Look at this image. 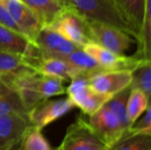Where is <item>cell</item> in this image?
I'll return each instance as SVG.
<instances>
[{
	"mask_svg": "<svg viewBox=\"0 0 151 150\" xmlns=\"http://www.w3.org/2000/svg\"><path fill=\"white\" fill-rule=\"evenodd\" d=\"M7 86L18 92L27 113L39 102L66 94L64 80L54 76L42 74L37 71L19 75Z\"/></svg>",
	"mask_w": 151,
	"mask_h": 150,
	"instance_id": "1",
	"label": "cell"
},
{
	"mask_svg": "<svg viewBox=\"0 0 151 150\" xmlns=\"http://www.w3.org/2000/svg\"><path fill=\"white\" fill-rule=\"evenodd\" d=\"M70 8L87 22H98L119 28L135 39L137 32L123 19L111 0H66Z\"/></svg>",
	"mask_w": 151,
	"mask_h": 150,
	"instance_id": "2",
	"label": "cell"
},
{
	"mask_svg": "<svg viewBox=\"0 0 151 150\" xmlns=\"http://www.w3.org/2000/svg\"><path fill=\"white\" fill-rule=\"evenodd\" d=\"M89 77L90 74L82 72L73 78L66 88V94L74 107L80 108L88 116L97 111L111 97L94 91L89 87Z\"/></svg>",
	"mask_w": 151,
	"mask_h": 150,
	"instance_id": "3",
	"label": "cell"
},
{
	"mask_svg": "<svg viewBox=\"0 0 151 150\" xmlns=\"http://www.w3.org/2000/svg\"><path fill=\"white\" fill-rule=\"evenodd\" d=\"M88 117V124L108 150L129 135L122 127L116 115L105 104Z\"/></svg>",
	"mask_w": 151,
	"mask_h": 150,
	"instance_id": "4",
	"label": "cell"
},
{
	"mask_svg": "<svg viewBox=\"0 0 151 150\" xmlns=\"http://www.w3.org/2000/svg\"><path fill=\"white\" fill-rule=\"evenodd\" d=\"M60 150H108L88 120L79 117L66 130Z\"/></svg>",
	"mask_w": 151,
	"mask_h": 150,
	"instance_id": "5",
	"label": "cell"
},
{
	"mask_svg": "<svg viewBox=\"0 0 151 150\" xmlns=\"http://www.w3.org/2000/svg\"><path fill=\"white\" fill-rule=\"evenodd\" d=\"M87 24L90 40L118 55H125L134 42L132 35L115 27L98 22Z\"/></svg>",
	"mask_w": 151,
	"mask_h": 150,
	"instance_id": "6",
	"label": "cell"
},
{
	"mask_svg": "<svg viewBox=\"0 0 151 150\" xmlns=\"http://www.w3.org/2000/svg\"><path fill=\"white\" fill-rule=\"evenodd\" d=\"M47 27L54 29L65 39L81 48L91 41L87 21L69 6Z\"/></svg>",
	"mask_w": 151,
	"mask_h": 150,
	"instance_id": "7",
	"label": "cell"
},
{
	"mask_svg": "<svg viewBox=\"0 0 151 150\" xmlns=\"http://www.w3.org/2000/svg\"><path fill=\"white\" fill-rule=\"evenodd\" d=\"M74 107L73 102L67 98L42 100L35 104L27 113L30 125L42 130L45 126L62 118Z\"/></svg>",
	"mask_w": 151,
	"mask_h": 150,
	"instance_id": "8",
	"label": "cell"
},
{
	"mask_svg": "<svg viewBox=\"0 0 151 150\" xmlns=\"http://www.w3.org/2000/svg\"><path fill=\"white\" fill-rule=\"evenodd\" d=\"M82 49L105 70L133 71L145 61V59L139 58L135 56L127 57L125 55H118L92 41L86 43Z\"/></svg>",
	"mask_w": 151,
	"mask_h": 150,
	"instance_id": "9",
	"label": "cell"
},
{
	"mask_svg": "<svg viewBox=\"0 0 151 150\" xmlns=\"http://www.w3.org/2000/svg\"><path fill=\"white\" fill-rule=\"evenodd\" d=\"M34 43L43 57L62 58L73 50L81 48L65 39L50 27L44 26L37 34Z\"/></svg>",
	"mask_w": 151,
	"mask_h": 150,
	"instance_id": "10",
	"label": "cell"
},
{
	"mask_svg": "<svg viewBox=\"0 0 151 150\" xmlns=\"http://www.w3.org/2000/svg\"><path fill=\"white\" fill-rule=\"evenodd\" d=\"M132 71L128 70H103L89 77V87L96 92L114 95L130 86Z\"/></svg>",
	"mask_w": 151,
	"mask_h": 150,
	"instance_id": "11",
	"label": "cell"
},
{
	"mask_svg": "<svg viewBox=\"0 0 151 150\" xmlns=\"http://www.w3.org/2000/svg\"><path fill=\"white\" fill-rule=\"evenodd\" d=\"M17 26L32 42L43 27L38 16L20 0H1Z\"/></svg>",
	"mask_w": 151,
	"mask_h": 150,
	"instance_id": "12",
	"label": "cell"
},
{
	"mask_svg": "<svg viewBox=\"0 0 151 150\" xmlns=\"http://www.w3.org/2000/svg\"><path fill=\"white\" fill-rule=\"evenodd\" d=\"M29 124L25 116H0V150H12L19 144Z\"/></svg>",
	"mask_w": 151,
	"mask_h": 150,
	"instance_id": "13",
	"label": "cell"
},
{
	"mask_svg": "<svg viewBox=\"0 0 151 150\" xmlns=\"http://www.w3.org/2000/svg\"><path fill=\"white\" fill-rule=\"evenodd\" d=\"M33 68L42 74L54 76L64 81L72 80L82 73L65 60L58 57H42L33 65Z\"/></svg>",
	"mask_w": 151,
	"mask_h": 150,
	"instance_id": "14",
	"label": "cell"
},
{
	"mask_svg": "<svg viewBox=\"0 0 151 150\" xmlns=\"http://www.w3.org/2000/svg\"><path fill=\"white\" fill-rule=\"evenodd\" d=\"M35 71L24 58L23 55L0 51V80L8 85L14 78L26 72Z\"/></svg>",
	"mask_w": 151,
	"mask_h": 150,
	"instance_id": "15",
	"label": "cell"
},
{
	"mask_svg": "<svg viewBox=\"0 0 151 150\" xmlns=\"http://www.w3.org/2000/svg\"><path fill=\"white\" fill-rule=\"evenodd\" d=\"M111 2L139 36L145 16L147 0H111Z\"/></svg>",
	"mask_w": 151,
	"mask_h": 150,
	"instance_id": "16",
	"label": "cell"
},
{
	"mask_svg": "<svg viewBox=\"0 0 151 150\" xmlns=\"http://www.w3.org/2000/svg\"><path fill=\"white\" fill-rule=\"evenodd\" d=\"M40 19L43 27L49 26L69 5L62 0H20Z\"/></svg>",
	"mask_w": 151,
	"mask_h": 150,
	"instance_id": "17",
	"label": "cell"
},
{
	"mask_svg": "<svg viewBox=\"0 0 151 150\" xmlns=\"http://www.w3.org/2000/svg\"><path fill=\"white\" fill-rule=\"evenodd\" d=\"M31 43L23 34L0 24V51L25 56Z\"/></svg>",
	"mask_w": 151,
	"mask_h": 150,
	"instance_id": "18",
	"label": "cell"
},
{
	"mask_svg": "<svg viewBox=\"0 0 151 150\" xmlns=\"http://www.w3.org/2000/svg\"><path fill=\"white\" fill-rule=\"evenodd\" d=\"M8 115L27 117V111L18 92L8 87L0 80V116Z\"/></svg>",
	"mask_w": 151,
	"mask_h": 150,
	"instance_id": "19",
	"label": "cell"
},
{
	"mask_svg": "<svg viewBox=\"0 0 151 150\" xmlns=\"http://www.w3.org/2000/svg\"><path fill=\"white\" fill-rule=\"evenodd\" d=\"M61 59L65 60L70 65L80 70L81 72H85L90 75L97 72L105 70L90 55L85 52L82 48H79L73 50Z\"/></svg>",
	"mask_w": 151,
	"mask_h": 150,
	"instance_id": "20",
	"label": "cell"
},
{
	"mask_svg": "<svg viewBox=\"0 0 151 150\" xmlns=\"http://www.w3.org/2000/svg\"><path fill=\"white\" fill-rule=\"evenodd\" d=\"M130 91H131V87L129 86L124 88L123 90L119 91V93L115 94L114 95H112L105 103V105L116 115L122 127L129 135H130L129 130L131 125L128 121L127 115V103Z\"/></svg>",
	"mask_w": 151,
	"mask_h": 150,
	"instance_id": "21",
	"label": "cell"
},
{
	"mask_svg": "<svg viewBox=\"0 0 151 150\" xmlns=\"http://www.w3.org/2000/svg\"><path fill=\"white\" fill-rule=\"evenodd\" d=\"M150 98L140 89L131 88L127 103V115L132 126L150 106Z\"/></svg>",
	"mask_w": 151,
	"mask_h": 150,
	"instance_id": "22",
	"label": "cell"
},
{
	"mask_svg": "<svg viewBox=\"0 0 151 150\" xmlns=\"http://www.w3.org/2000/svg\"><path fill=\"white\" fill-rule=\"evenodd\" d=\"M19 150H50V145L42 133V129L28 125L19 141Z\"/></svg>",
	"mask_w": 151,
	"mask_h": 150,
	"instance_id": "23",
	"label": "cell"
},
{
	"mask_svg": "<svg viewBox=\"0 0 151 150\" xmlns=\"http://www.w3.org/2000/svg\"><path fill=\"white\" fill-rule=\"evenodd\" d=\"M131 88L142 91L150 99L151 94V63L145 60L132 71Z\"/></svg>",
	"mask_w": 151,
	"mask_h": 150,
	"instance_id": "24",
	"label": "cell"
},
{
	"mask_svg": "<svg viewBox=\"0 0 151 150\" xmlns=\"http://www.w3.org/2000/svg\"><path fill=\"white\" fill-rule=\"evenodd\" d=\"M109 150H151V135L130 134Z\"/></svg>",
	"mask_w": 151,
	"mask_h": 150,
	"instance_id": "25",
	"label": "cell"
},
{
	"mask_svg": "<svg viewBox=\"0 0 151 150\" xmlns=\"http://www.w3.org/2000/svg\"><path fill=\"white\" fill-rule=\"evenodd\" d=\"M130 134H144L151 135V108H147L144 113L131 126Z\"/></svg>",
	"mask_w": 151,
	"mask_h": 150,
	"instance_id": "26",
	"label": "cell"
},
{
	"mask_svg": "<svg viewBox=\"0 0 151 150\" xmlns=\"http://www.w3.org/2000/svg\"><path fill=\"white\" fill-rule=\"evenodd\" d=\"M0 24L3 25V26L11 28V29L16 30V31L22 34L21 30L17 26V24L13 21L12 18L11 17V15H10V13L8 11V10L6 9L5 5L2 3L1 0H0Z\"/></svg>",
	"mask_w": 151,
	"mask_h": 150,
	"instance_id": "27",
	"label": "cell"
},
{
	"mask_svg": "<svg viewBox=\"0 0 151 150\" xmlns=\"http://www.w3.org/2000/svg\"><path fill=\"white\" fill-rule=\"evenodd\" d=\"M50 150H60V147L58 146V147H55V148H50Z\"/></svg>",
	"mask_w": 151,
	"mask_h": 150,
	"instance_id": "28",
	"label": "cell"
},
{
	"mask_svg": "<svg viewBox=\"0 0 151 150\" xmlns=\"http://www.w3.org/2000/svg\"><path fill=\"white\" fill-rule=\"evenodd\" d=\"M62 1H64V2H65V3L67 4V1H66V0H62Z\"/></svg>",
	"mask_w": 151,
	"mask_h": 150,
	"instance_id": "29",
	"label": "cell"
}]
</instances>
